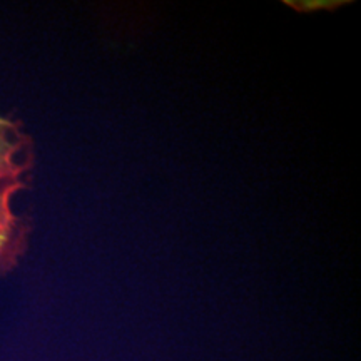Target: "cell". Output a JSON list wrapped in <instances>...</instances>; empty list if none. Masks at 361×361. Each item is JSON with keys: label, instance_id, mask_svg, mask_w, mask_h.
<instances>
[{"label": "cell", "instance_id": "6da1fadb", "mask_svg": "<svg viewBox=\"0 0 361 361\" xmlns=\"http://www.w3.org/2000/svg\"><path fill=\"white\" fill-rule=\"evenodd\" d=\"M29 137L13 121L0 114V274L17 263L25 250L27 226L13 209L30 169Z\"/></svg>", "mask_w": 361, "mask_h": 361}]
</instances>
